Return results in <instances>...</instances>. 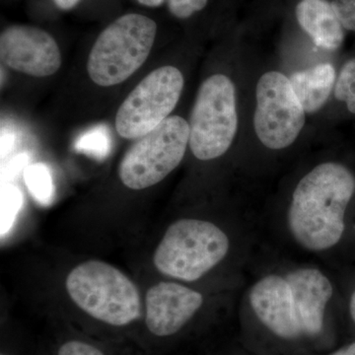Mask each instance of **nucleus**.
Listing matches in <instances>:
<instances>
[{"label": "nucleus", "instance_id": "f03ea898", "mask_svg": "<svg viewBox=\"0 0 355 355\" xmlns=\"http://www.w3.org/2000/svg\"><path fill=\"white\" fill-rule=\"evenodd\" d=\"M355 196V175L338 162L315 166L292 191L279 230L287 244L323 260L342 244L347 210Z\"/></svg>", "mask_w": 355, "mask_h": 355}, {"label": "nucleus", "instance_id": "5701e85b", "mask_svg": "<svg viewBox=\"0 0 355 355\" xmlns=\"http://www.w3.org/2000/svg\"><path fill=\"white\" fill-rule=\"evenodd\" d=\"M319 355H355V340Z\"/></svg>", "mask_w": 355, "mask_h": 355}, {"label": "nucleus", "instance_id": "9d476101", "mask_svg": "<svg viewBox=\"0 0 355 355\" xmlns=\"http://www.w3.org/2000/svg\"><path fill=\"white\" fill-rule=\"evenodd\" d=\"M0 58L8 69L34 77L53 76L62 65L55 40L48 32L28 25H14L0 36Z\"/></svg>", "mask_w": 355, "mask_h": 355}, {"label": "nucleus", "instance_id": "a211bd4d", "mask_svg": "<svg viewBox=\"0 0 355 355\" xmlns=\"http://www.w3.org/2000/svg\"><path fill=\"white\" fill-rule=\"evenodd\" d=\"M167 3L173 16L179 19H187L202 10L207 6V0H167Z\"/></svg>", "mask_w": 355, "mask_h": 355}, {"label": "nucleus", "instance_id": "cd10ccee", "mask_svg": "<svg viewBox=\"0 0 355 355\" xmlns=\"http://www.w3.org/2000/svg\"><path fill=\"white\" fill-rule=\"evenodd\" d=\"M1 355H3V354H1Z\"/></svg>", "mask_w": 355, "mask_h": 355}, {"label": "nucleus", "instance_id": "39448f33", "mask_svg": "<svg viewBox=\"0 0 355 355\" xmlns=\"http://www.w3.org/2000/svg\"><path fill=\"white\" fill-rule=\"evenodd\" d=\"M157 25L141 14L121 16L96 40L89 55L87 70L93 83L103 87L127 80L146 62Z\"/></svg>", "mask_w": 355, "mask_h": 355}, {"label": "nucleus", "instance_id": "7ed1b4c3", "mask_svg": "<svg viewBox=\"0 0 355 355\" xmlns=\"http://www.w3.org/2000/svg\"><path fill=\"white\" fill-rule=\"evenodd\" d=\"M235 246L234 237L216 222L178 219L156 248L153 263L166 277L191 284L225 261Z\"/></svg>", "mask_w": 355, "mask_h": 355}, {"label": "nucleus", "instance_id": "dca6fc26", "mask_svg": "<svg viewBox=\"0 0 355 355\" xmlns=\"http://www.w3.org/2000/svg\"><path fill=\"white\" fill-rule=\"evenodd\" d=\"M23 205V196L17 187L10 183L1 186V236L12 227Z\"/></svg>", "mask_w": 355, "mask_h": 355}, {"label": "nucleus", "instance_id": "bb28decb", "mask_svg": "<svg viewBox=\"0 0 355 355\" xmlns=\"http://www.w3.org/2000/svg\"><path fill=\"white\" fill-rule=\"evenodd\" d=\"M245 355H261V354H254V352H252V354H245Z\"/></svg>", "mask_w": 355, "mask_h": 355}, {"label": "nucleus", "instance_id": "423d86ee", "mask_svg": "<svg viewBox=\"0 0 355 355\" xmlns=\"http://www.w3.org/2000/svg\"><path fill=\"white\" fill-rule=\"evenodd\" d=\"M189 127V146L198 160H214L227 153L238 128L235 86L230 78L216 74L203 81Z\"/></svg>", "mask_w": 355, "mask_h": 355}, {"label": "nucleus", "instance_id": "9b49d317", "mask_svg": "<svg viewBox=\"0 0 355 355\" xmlns=\"http://www.w3.org/2000/svg\"><path fill=\"white\" fill-rule=\"evenodd\" d=\"M147 329L154 336L166 338L183 330L205 304V296L179 282H162L146 293Z\"/></svg>", "mask_w": 355, "mask_h": 355}, {"label": "nucleus", "instance_id": "aec40b11", "mask_svg": "<svg viewBox=\"0 0 355 355\" xmlns=\"http://www.w3.org/2000/svg\"><path fill=\"white\" fill-rule=\"evenodd\" d=\"M30 161V156L27 153H20L14 156L7 163L6 167L2 169V181L8 183L10 180L14 179L19 175L21 171L24 172Z\"/></svg>", "mask_w": 355, "mask_h": 355}, {"label": "nucleus", "instance_id": "ddd939ff", "mask_svg": "<svg viewBox=\"0 0 355 355\" xmlns=\"http://www.w3.org/2000/svg\"><path fill=\"white\" fill-rule=\"evenodd\" d=\"M289 81L305 113H316L330 97L335 86L336 70L330 64H320L294 72Z\"/></svg>", "mask_w": 355, "mask_h": 355}, {"label": "nucleus", "instance_id": "20e7f679", "mask_svg": "<svg viewBox=\"0 0 355 355\" xmlns=\"http://www.w3.org/2000/svg\"><path fill=\"white\" fill-rule=\"evenodd\" d=\"M65 287L81 310L103 323L127 326L141 315L139 288L125 273L104 261L79 263L67 275Z\"/></svg>", "mask_w": 355, "mask_h": 355}, {"label": "nucleus", "instance_id": "f8f14e48", "mask_svg": "<svg viewBox=\"0 0 355 355\" xmlns=\"http://www.w3.org/2000/svg\"><path fill=\"white\" fill-rule=\"evenodd\" d=\"M296 18L303 31L315 44L324 50L336 51L345 39V28L328 0H300Z\"/></svg>", "mask_w": 355, "mask_h": 355}, {"label": "nucleus", "instance_id": "412c9836", "mask_svg": "<svg viewBox=\"0 0 355 355\" xmlns=\"http://www.w3.org/2000/svg\"><path fill=\"white\" fill-rule=\"evenodd\" d=\"M58 355H105L101 350L88 343L71 340L60 347Z\"/></svg>", "mask_w": 355, "mask_h": 355}, {"label": "nucleus", "instance_id": "4be33fe9", "mask_svg": "<svg viewBox=\"0 0 355 355\" xmlns=\"http://www.w3.org/2000/svg\"><path fill=\"white\" fill-rule=\"evenodd\" d=\"M16 142L15 133L7 130H2L1 133V157L6 158L13 150Z\"/></svg>", "mask_w": 355, "mask_h": 355}, {"label": "nucleus", "instance_id": "b1692460", "mask_svg": "<svg viewBox=\"0 0 355 355\" xmlns=\"http://www.w3.org/2000/svg\"><path fill=\"white\" fill-rule=\"evenodd\" d=\"M53 1L62 10H70L74 8L80 0H53Z\"/></svg>", "mask_w": 355, "mask_h": 355}, {"label": "nucleus", "instance_id": "6ab92c4d", "mask_svg": "<svg viewBox=\"0 0 355 355\" xmlns=\"http://www.w3.org/2000/svg\"><path fill=\"white\" fill-rule=\"evenodd\" d=\"M331 6L343 27L355 32V0H333Z\"/></svg>", "mask_w": 355, "mask_h": 355}, {"label": "nucleus", "instance_id": "393cba45", "mask_svg": "<svg viewBox=\"0 0 355 355\" xmlns=\"http://www.w3.org/2000/svg\"><path fill=\"white\" fill-rule=\"evenodd\" d=\"M349 316L350 321L355 328V288L352 291L350 294L349 302Z\"/></svg>", "mask_w": 355, "mask_h": 355}, {"label": "nucleus", "instance_id": "0eeeda50", "mask_svg": "<svg viewBox=\"0 0 355 355\" xmlns=\"http://www.w3.org/2000/svg\"><path fill=\"white\" fill-rule=\"evenodd\" d=\"M190 127L182 116L166 119L157 128L137 139L121 160L119 175L130 190H144L160 183L183 160Z\"/></svg>", "mask_w": 355, "mask_h": 355}, {"label": "nucleus", "instance_id": "6e6552de", "mask_svg": "<svg viewBox=\"0 0 355 355\" xmlns=\"http://www.w3.org/2000/svg\"><path fill=\"white\" fill-rule=\"evenodd\" d=\"M184 84L176 67L151 71L121 103L114 121L116 132L123 139H137L157 128L177 106Z\"/></svg>", "mask_w": 355, "mask_h": 355}, {"label": "nucleus", "instance_id": "2eb2a0df", "mask_svg": "<svg viewBox=\"0 0 355 355\" xmlns=\"http://www.w3.org/2000/svg\"><path fill=\"white\" fill-rule=\"evenodd\" d=\"M76 150L91 157L103 160L112 148L111 132L105 125H98L83 132L74 144Z\"/></svg>", "mask_w": 355, "mask_h": 355}, {"label": "nucleus", "instance_id": "a878e982", "mask_svg": "<svg viewBox=\"0 0 355 355\" xmlns=\"http://www.w3.org/2000/svg\"><path fill=\"white\" fill-rule=\"evenodd\" d=\"M139 3L147 7H159L164 3L165 0H137Z\"/></svg>", "mask_w": 355, "mask_h": 355}, {"label": "nucleus", "instance_id": "4468645a", "mask_svg": "<svg viewBox=\"0 0 355 355\" xmlns=\"http://www.w3.org/2000/svg\"><path fill=\"white\" fill-rule=\"evenodd\" d=\"M23 177L28 190L37 202L48 207L55 197V184L50 168L44 163H36L27 166Z\"/></svg>", "mask_w": 355, "mask_h": 355}, {"label": "nucleus", "instance_id": "1a4fd4ad", "mask_svg": "<svg viewBox=\"0 0 355 355\" xmlns=\"http://www.w3.org/2000/svg\"><path fill=\"white\" fill-rule=\"evenodd\" d=\"M254 127L257 137L268 148L291 146L305 123V111L284 74L266 72L257 85Z\"/></svg>", "mask_w": 355, "mask_h": 355}, {"label": "nucleus", "instance_id": "f3484780", "mask_svg": "<svg viewBox=\"0 0 355 355\" xmlns=\"http://www.w3.org/2000/svg\"><path fill=\"white\" fill-rule=\"evenodd\" d=\"M336 99L345 102L350 113L355 114V58L345 62L335 86Z\"/></svg>", "mask_w": 355, "mask_h": 355}, {"label": "nucleus", "instance_id": "f257e3e1", "mask_svg": "<svg viewBox=\"0 0 355 355\" xmlns=\"http://www.w3.org/2000/svg\"><path fill=\"white\" fill-rule=\"evenodd\" d=\"M336 288L321 266L284 263L261 270L242 294L241 324L254 354L319 355L334 349Z\"/></svg>", "mask_w": 355, "mask_h": 355}]
</instances>
